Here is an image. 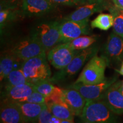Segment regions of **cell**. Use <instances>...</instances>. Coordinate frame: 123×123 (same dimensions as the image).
<instances>
[{
    "label": "cell",
    "instance_id": "cell-2",
    "mask_svg": "<svg viewBox=\"0 0 123 123\" xmlns=\"http://www.w3.org/2000/svg\"><path fill=\"white\" fill-rule=\"evenodd\" d=\"M21 68L27 80L31 83L49 80L51 76V71L46 56L26 60L23 62Z\"/></svg>",
    "mask_w": 123,
    "mask_h": 123
},
{
    "label": "cell",
    "instance_id": "cell-1",
    "mask_svg": "<svg viewBox=\"0 0 123 123\" xmlns=\"http://www.w3.org/2000/svg\"><path fill=\"white\" fill-rule=\"evenodd\" d=\"M117 115L103 100L97 99L86 101L80 117L83 123H110L117 122Z\"/></svg>",
    "mask_w": 123,
    "mask_h": 123
},
{
    "label": "cell",
    "instance_id": "cell-16",
    "mask_svg": "<svg viewBox=\"0 0 123 123\" xmlns=\"http://www.w3.org/2000/svg\"><path fill=\"white\" fill-rule=\"evenodd\" d=\"M1 123H25L22 113L17 102L5 100L1 107Z\"/></svg>",
    "mask_w": 123,
    "mask_h": 123
},
{
    "label": "cell",
    "instance_id": "cell-8",
    "mask_svg": "<svg viewBox=\"0 0 123 123\" xmlns=\"http://www.w3.org/2000/svg\"><path fill=\"white\" fill-rule=\"evenodd\" d=\"M78 52L72 49L68 43H62L49 51L47 59L54 67L62 70L68 65Z\"/></svg>",
    "mask_w": 123,
    "mask_h": 123
},
{
    "label": "cell",
    "instance_id": "cell-21",
    "mask_svg": "<svg viewBox=\"0 0 123 123\" xmlns=\"http://www.w3.org/2000/svg\"><path fill=\"white\" fill-rule=\"evenodd\" d=\"M108 10L114 18L113 32L123 38V9L116 6L113 4V5L111 6Z\"/></svg>",
    "mask_w": 123,
    "mask_h": 123
},
{
    "label": "cell",
    "instance_id": "cell-31",
    "mask_svg": "<svg viewBox=\"0 0 123 123\" xmlns=\"http://www.w3.org/2000/svg\"><path fill=\"white\" fill-rule=\"evenodd\" d=\"M118 72H119V73L120 74L123 75V62L121 63V67L120 68L119 70H117Z\"/></svg>",
    "mask_w": 123,
    "mask_h": 123
},
{
    "label": "cell",
    "instance_id": "cell-20",
    "mask_svg": "<svg viewBox=\"0 0 123 123\" xmlns=\"http://www.w3.org/2000/svg\"><path fill=\"white\" fill-rule=\"evenodd\" d=\"M114 18L111 14L101 13L98 15L91 22L92 28H98L101 30L107 31L113 26Z\"/></svg>",
    "mask_w": 123,
    "mask_h": 123
},
{
    "label": "cell",
    "instance_id": "cell-22",
    "mask_svg": "<svg viewBox=\"0 0 123 123\" xmlns=\"http://www.w3.org/2000/svg\"><path fill=\"white\" fill-rule=\"evenodd\" d=\"M96 39L97 38L94 35L80 36L67 43L74 50L76 51H80L91 47L96 42Z\"/></svg>",
    "mask_w": 123,
    "mask_h": 123
},
{
    "label": "cell",
    "instance_id": "cell-30",
    "mask_svg": "<svg viewBox=\"0 0 123 123\" xmlns=\"http://www.w3.org/2000/svg\"><path fill=\"white\" fill-rule=\"evenodd\" d=\"M62 123V120L59 119V118L56 117L54 116L52 117L51 119L50 123Z\"/></svg>",
    "mask_w": 123,
    "mask_h": 123
},
{
    "label": "cell",
    "instance_id": "cell-18",
    "mask_svg": "<svg viewBox=\"0 0 123 123\" xmlns=\"http://www.w3.org/2000/svg\"><path fill=\"white\" fill-rule=\"evenodd\" d=\"M23 61L12 54H7L1 58L0 62V78L1 81L6 79L13 70L22 67Z\"/></svg>",
    "mask_w": 123,
    "mask_h": 123
},
{
    "label": "cell",
    "instance_id": "cell-28",
    "mask_svg": "<svg viewBox=\"0 0 123 123\" xmlns=\"http://www.w3.org/2000/svg\"><path fill=\"white\" fill-rule=\"evenodd\" d=\"M56 5L66 6H82L88 4L85 0H51Z\"/></svg>",
    "mask_w": 123,
    "mask_h": 123
},
{
    "label": "cell",
    "instance_id": "cell-3",
    "mask_svg": "<svg viewBox=\"0 0 123 123\" xmlns=\"http://www.w3.org/2000/svg\"><path fill=\"white\" fill-rule=\"evenodd\" d=\"M108 62L103 56L95 55L91 59L74 83H80L84 84H96L103 81L105 70Z\"/></svg>",
    "mask_w": 123,
    "mask_h": 123
},
{
    "label": "cell",
    "instance_id": "cell-19",
    "mask_svg": "<svg viewBox=\"0 0 123 123\" xmlns=\"http://www.w3.org/2000/svg\"><path fill=\"white\" fill-rule=\"evenodd\" d=\"M52 114L62 120L74 121V114L66 103H51L47 105Z\"/></svg>",
    "mask_w": 123,
    "mask_h": 123
},
{
    "label": "cell",
    "instance_id": "cell-23",
    "mask_svg": "<svg viewBox=\"0 0 123 123\" xmlns=\"http://www.w3.org/2000/svg\"><path fill=\"white\" fill-rule=\"evenodd\" d=\"M6 86H17L19 84H26L30 83L25 76L22 68L13 70L9 74L6 79Z\"/></svg>",
    "mask_w": 123,
    "mask_h": 123
},
{
    "label": "cell",
    "instance_id": "cell-14",
    "mask_svg": "<svg viewBox=\"0 0 123 123\" xmlns=\"http://www.w3.org/2000/svg\"><path fill=\"white\" fill-rule=\"evenodd\" d=\"M34 91V84L29 83L17 86H6L3 93L5 100L24 102Z\"/></svg>",
    "mask_w": 123,
    "mask_h": 123
},
{
    "label": "cell",
    "instance_id": "cell-7",
    "mask_svg": "<svg viewBox=\"0 0 123 123\" xmlns=\"http://www.w3.org/2000/svg\"><path fill=\"white\" fill-rule=\"evenodd\" d=\"M89 19L83 21L64 20L59 23L61 43H67L79 37L81 35L88 34L90 27Z\"/></svg>",
    "mask_w": 123,
    "mask_h": 123
},
{
    "label": "cell",
    "instance_id": "cell-6",
    "mask_svg": "<svg viewBox=\"0 0 123 123\" xmlns=\"http://www.w3.org/2000/svg\"><path fill=\"white\" fill-rule=\"evenodd\" d=\"M34 34L43 46L46 52L61 43L59 22L56 21L39 24L35 29Z\"/></svg>",
    "mask_w": 123,
    "mask_h": 123
},
{
    "label": "cell",
    "instance_id": "cell-5",
    "mask_svg": "<svg viewBox=\"0 0 123 123\" xmlns=\"http://www.w3.org/2000/svg\"><path fill=\"white\" fill-rule=\"evenodd\" d=\"M46 53L43 46L34 34L17 43L11 52L12 54L23 61L37 56H46Z\"/></svg>",
    "mask_w": 123,
    "mask_h": 123
},
{
    "label": "cell",
    "instance_id": "cell-15",
    "mask_svg": "<svg viewBox=\"0 0 123 123\" xmlns=\"http://www.w3.org/2000/svg\"><path fill=\"white\" fill-rule=\"evenodd\" d=\"M63 93L64 101L75 116H80L87 101L86 99L79 91L71 87L63 90Z\"/></svg>",
    "mask_w": 123,
    "mask_h": 123
},
{
    "label": "cell",
    "instance_id": "cell-26",
    "mask_svg": "<svg viewBox=\"0 0 123 123\" xmlns=\"http://www.w3.org/2000/svg\"><path fill=\"white\" fill-rule=\"evenodd\" d=\"M24 102L33 103L36 104H44L46 103V96L43 95L39 92L34 91L29 96Z\"/></svg>",
    "mask_w": 123,
    "mask_h": 123
},
{
    "label": "cell",
    "instance_id": "cell-25",
    "mask_svg": "<svg viewBox=\"0 0 123 123\" xmlns=\"http://www.w3.org/2000/svg\"><path fill=\"white\" fill-rule=\"evenodd\" d=\"M64 99L63 90L55 87L53 93L46 97V104L51 103H65Z\"/></svg>",
    "mask_w": 123,
    "mask_h": 123
},
{
    "label": "cell",
    "instance_id": "cell-27",
    "mask_svg": "<svg viewBox=\"0 0 123 123\" xmlns=\"http://www.w3.org/2000/svg\"><path fill=\"white\" fill-rule=\"evenodd\" d=\"M53 116L47 104L44 106L43 110L40 113L38 119L37 120L38 123H50L51 119Z\"/></svg>",
    "mask_w": 123,
    "mask_h": 123
},
{
    "label": "cell",
    "instance_id": "cell-11",
    "mask_svg": "<svg viewBox=\"0 0 123 123\" xmlns=\"http://www.w3.org/2000/svg\"><path fill=\"white\" fill-rule=\"evenodd\" d=\"M56 6L51 0H22L21 13L29 17H39L52 12Z\"/></svg>",
    "mask_w": 123,
    "mask_h": 123
},
{
    "label": "cell",
    "instance_id": "cell-34",
    "mask_svg": "<svg viewBox=\"0 0 123 123\" xmlns=\"http://www.w3.org/2000/svg\"><path fill=\"white\" fill-rule=\"evenodd\" d=\"M122 83H123V82H122Z\"/></svg>",
    "mask_w": 123,
    "mask_h": 123
},
{
    "label": "cell",
    "instance_id": "cell-12",
    "mask_svg": "<svg viewBox=\"0 0 123 123\" xmlns=\"http://www.w3.org/2000/svg\"><path fill=\"white\" fill-rule=\"evenodd\" d=\"M105 55L103 57L110 63H120L123 61V38L112 33L108 38L105 47Z\"/></svg>",
    "mask_w": 123,
    "mask_h": 123
},
{
    "label": "cell",
    "instance_id": "cell-13",
    "mask_svg": "<svg viewBox=\"0 0 123 123\" xmlns=\"http://www.w3.org/2000/svg\"><path fill=\"white\" fill-rule=\"evenodd\" d=\"M122 81H116L107 89L102 99L116 115L123 114V95L120 91Z\"/></svg>",
    "mask_w": 123,
    "mask_h": 123
},
{
    "label": "cell",
    "instance_id": "cell-17",
    "mask_svg": "<svg viewBox=\"0 0 123 123\" xmlns=\"http://www.w3.org/2000/svg\"><path fill=\"white\" fill-rule=\"evenodd\" d=\"M17 103L19 106L25 122L37 121L40 113L46 104L29 102H17Z\"/></svg>",
    "mask_w": 123,
    "mask_h": 123
},
{
    "label": "cell",
    "instance_id": "cell-4",
    "mask_svg": "<svg viewBox=\"0 0 123 123\" xmlns=\"http://www.w3.org/2000/svg\"><path fill=\"white\" fill-rule=\"evenodd\" d=\"M98 51V47L95 46H91L88 48L78 51L68 65L55 74L53 78L49 79V81L51 83H56L62 81L67 77L76 74L86 62L96 55Z\"/></svg>",
    "mask_w": 123,
    "mask_h": 123
},
{
    "label": "cell",
    "instance_id": "cell-10",
    "mask_svg": "<svg viewBox=\"0 0 123 123\" xmlns=\"http://www.w3.org/2000/svg\"><path fill=\"white\" fill-rule=\"evenodd\" d=\"M110 1V0H102L80 6L74 12L66 16L63 19L79 21L89 19L95 13L110 8L112 5Z\"/></svg>",
    "mask_w": 123,
    "mask_h": 123
},
{
    "label": "cell",
    "instance_id": "cell-32",
    "mask_svg": "<svg viewBox=\"0 0 123 123\" xmlns=\"http://www.w3.org/2000/svg\"><path fill=\"white\" fill-rule=\"evenodd\" d=\"M85 1H87L88 3H90V2H96V1H102V0H85Z\"/></svg>",
    "mask_w": 123,
    "mask_h": 123
},
{
    "label": "cell",
    "instance_id": "cell-33",
    "mask_svg": "<svg viewBox=\"0 0 123 123\" xmlns=\"http://www.w3.org/2000/svg\"><path fill=\"white\" fill-rule=\"evenodd\" d=\"M123 82V81H122ZM120 91L121 93H122V94L123 95V83H121V84L120 85Z\"/></svg>",
    "mask_w": 123,
    "mask_h": 123
},
{
    "label": "cell",
    "instance_id": "cell-24",
    "mask_svg": "<svg viewBox=\"0 0 123 123\" xmlns=\"http://www.w3.org/2000/svg\"><path fill=\"white\" fill-rule=\"evenodd\" d=\"M33 84L35 91L46 97L51 94L55 88V86L53 85V83L49 80L40 81Z\"/></svg>",
    "mask_w": 123,
    "mask_h": 123
},
{
    "label": "cell",
    "instance_id": "cell-29",
    "mask_svg": "<svg viewBox=\"0 0 123 123\" xmlns=\"http://www.w3.org/2000/svg\"><path fill=\"white\" fill-rule=\"evenodd\" d=\"M112 2L116 6L123 9V0H112Z\"/></svg>",
    "mask_w": 123,
    "mask_h": 123
},
{
    "label": "cell",
    "instance_id": "cell-9",
    "mask_svg": "<svg viewBox=\"0 0 123 123\" xmlns=\"http://www.w3.org/2000/svg\"><path fill=\"white\" fill-rule=\"evenodd\" d=\"M116 76L106 78L103 81L96 84H84L80 83H74L69 87L76 89L86 100L101 99L107 89L117 81Z\"/></svg>",
    "mask_w": 123,
    "mask_h": 123
}]
</instances>
